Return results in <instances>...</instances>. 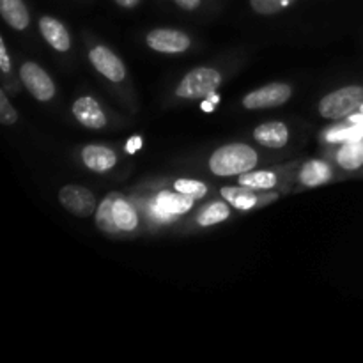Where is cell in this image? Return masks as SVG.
I'll list each match as a JSON object with an SVG mask.
<instances>
[{"label": "cell", "mask_w": 363, "mask_h": 363, "mask_svg": "<svg viewBox=\"0 0 363 363\" xmlns=\"http://www.w3.org/2000/svg\"><path fill=\"white\" fill-rule=\"evenodd\" d=\"M222 84V77L213 67H195L190 73L184 74L181 84L177 85L176 94L186 99L208 98Z\"/></svg>", "instance_id": "3957f363"}, {"label": "cell", "mask_w": 363, "mask_h": 363, "mask_svg": "<svg viewBox=\"0 0 363 363\" xmlns=\"http://www.w3.org/2000/svg\"><path fill=\"white\" fill-rule=\"evenodd\" d=\"M254 138L259 144L264 145V147L280 149L287 144L289 133H287L286 124L279 123V121H273V123H264L255 128Z\"/></svg>", "instance_id": "8fae6325"}, {"label": "cell", "mask_w": 363, "mask_h": 363, "mask_svg": "<svg viewBox=\"0 0 363 363\" xmlns=\"http://www.w3.org/2000/svg\"><path fill=\"white\" fill-rule=\"evenodd\" d=\"M360 110H362V113H363V105H362V106H360Z\"/></svg>", "instance_id": "4dcf8cb0"}, {"label": "cell", "mask_w": 363, "mask_h": 363, "mask_svg": "<svg viewBox=\"0 0 363 363\" xmlns=\"http://www.w3.org/2000/svg\"><path fill=\"white\" fill-rule=\"evenodd\" d=\"M116 2L119 4L121 7H126V9H130V7L137 6V4L140 2V0H116Z\"/></svg>", "instance_id": "f1b7e54d"}, {"label": "cell", "mask_w": 363, "mask_h": 363, "mask_svg": "<svg viewBox=\"0 0 363 363\" xmlns=\"http://www.w3.org/2000/svg\"><path fill=\"white\" fill-rule=\"evenodd\" d=\"M363 105V87L350 85L335 92H330L319 103V112L326 119H342L351 116Z\"/></svg>", "instance_id": "7a4b0ae2"}, {"label": "cell", "mask_w": 363, "mask_h": 363, "mask_svg": "<svg viewBox=\"0 0 363 363\" xmlns=\"http://www.w3.org/2000/svg\"><path fill=\"white\" fill-rule=\"evenodd\" d=\"M0 69H2L4 73H9L11 71V60H9V55H7L4 39H0Z\"/></svg>", "instance_id": "484cf974"}, {"label": "cell", "mask_w": 363, "mask_h": 363, "mask_svg": "<svg viewBox=\"0 0 363 363\" xmlns=\"http://www.w3.org/2000/svg\"><path fill=\"white\" fill-rule=\"evenodd\" d=\"M222 195L230 206H234V208L238 209H250L257 204V197H255L254 188L243 186V184H241V188H222Z\"/></svg>", "instance_id": "9a60e30c"}, {"label": "cell", "mask_w": 363, "mask_h": 363, "mask_svg": "<svg viewBox=\"0 0 363 363\" xmlns=\"http://www.w3.org/2000/svg\"><path fill=\"white\" fill-rule=\"evenodd\" d=\"M140 147H142V138L138 137V135L131 137L130 140H128V144H126V151L130 152V155H133V152L138 151Z\"/></svg>", "instance_id": "4316f807"}, {"label": "cell", "mask_w": 363, "mask_h": 363, "mask_svg": "<svg viewBox=\"0 0 363 363\" xmlns=\"http://www.w3.org/2000/svg\"><path fill=\"white\" fill-rule=\"evenodd\" d=\"M117 197H119V194L108 195V197L99 204L98 213H96V225L101 230H105L106 234L121 233V229L116 223V218H113V202H116Z\"/></svg>", "instance_id": "e0dca14e"}, {"label": "cell", "mask_w": 363, "mask_h": 363, "mask_svg": "<svg viewBox=\"0 0 363 363\" xmlns=\"http://www.w3.org/2000/svg\"><path fill=\"white\" fill-rule=\"evenodd\" d=\"M82 160L94 172H106L116 165L117 156L112 149L105 145H87L82 151Z\"/></svg>", "instance_id": "7c38bea8"}, {"label": "cell", "mask_w": 363, "mask_h": 363, "mask_svg": "<svg viewBox=\"0 0 363 363\" xmlns=\"http://www.w3.org/2000/svg\"><path fill=\"white\" fill-rule=\"evenodd\" d=\"M0 13L7 25H11L14 30H23L28 27L30 16H28L23 0H0Z\"/></svg>", "instance_id": "4fadbf2b"}, {"label": "cell", "mask_w": 363, "mask_h": 363, "mask_svg": "<svg viewBox=\"0 0 363 363\" xmlns=\"http://www.w3.org/2000/svg\"><path fill=\"white\" fill-rule=\"evenodd\" d=\"M176 4L179 7H183V9L191 11V9H197V7L201 6V0H176Z\"/></svg>", "instance_id": "83f0119b"}, {"label": "cell", "mask_w": 363, "mask_h": 363, "mask_svg": "<svg viewBox=\"0 0 363 363\" xmlns=\"http://www.w3.org/2000/svg\"><path fill=\"white\" fill-rule=\"evenodd\" d=\"M59 201L73 215L87 218L96 211V197L91 190L77 184H67L59 191Z\"/></svg>", "instance_id": "8992f818"}, {"label": "cell", "mask_w": 363, "mask_h": 363, "mask_svg": "<svg viewBox=\"0 0 363 363\" xmlns=\"http://www.w3.org/2000/svg\"><path fill=\"white\" fill-rule=\"evenodd\" d=\"M0 121H2V124H6V126H9V124H13L14 121H16V112H14V108L11 106L6 92H0Z\"/></svg>", "instance_id": "d4e9b609"}, {"label": "cell", "mask_w": 363, "mask_h": 363, "mask_svg": "<svg viewBox=\"0 0 363 363\" xmlns=\"http://www.w3.org/2000/svg\"><path fill=\"white\" fill-rule=\"evenodd\" d=\"M89 59H91L92 66L112 82H121L126 77V69H124V64L121 62L119 57L113 52H110L105 46H96L89 53Z\"/></svg>", "instance_id": "ba28073f"}, {"label": "cell", "mask_w": 363, "mask_h": 363, "mask_svg": "<svg viewBox=\"0 0 363 363\" xmlns=\"http://www.w3.org/2000/svg\"><path fill=\"white\" fill-rule=\"evenodd\" d=\"M294 0H250L252 9L259 14H275L291 6Z\"/></svg>", "instance_id": "603a6c76"}, {"label": "cell", "mask_w": 363, "mask_h": 363, "mask_svg": "<svg viewBox=\"0 0 363 363\" xmlns=\"http://www.w3.org/2000/svg\"><path fill=\"white\" fill-rule=\"evenodd\" d=\"M202 106H204L206 112H211V110L215 108V103H213L211 99H209V101H204V103H202Z\"/></svg>", "instance_id": "f546056e"}, {"label": "cell", "mask_w": 363, "mask_h": 363, "mask_svg": "<svg viewBox=\"0 0 363 363\" xmlns=\"http://www.w3.org/2000/svg\"><path fill=\"white\" fill-rule=\"evenodd\" d=\"M39 30H41L43 38L48 41V45L55 48L57 52H67L71 48L69 32L57 18L43 16L39 20Z\"/></svg>", "instance_id": "30bf717a"}, {"label": "cell", "mask_w": 363, "mask_h": 363, "mask_svg": "<svg viewBox=\"0 0 363 363\" xmlns=\"http://www.w3.org/2000/svg\"><path fill=\"white\" fill-rule=\"evenodd\" d=\"M337 162L347 170H354L363 165V140L347 142L337 155Z\"/></svg>", "instance_id": "d6986e66"}, {"label": "cell", "mask_w": 363, "mask_h": 363, "mask_svg": "<svg viewBox=\"0 0 363 363\" xmlns=\"http://www.w3.org/2000/svg\"><path fill=\"white\" fill-rule=\"evenodd\" d=\"M113 218H116L117 227L124 230V233H130V230H133L138 225L137 213L121 195L113 202Z\"/></svg>", "instance_id": "ac0fdd59"}, {"label": "cell", "mask_w": 363, "mask_h": 363, "mask_svg": "<svg viewBox=\"0 0 363 363\" xmlns=\"http://www.w3.org/2000/svg\"><path fill=\"white\" fill-rule=\"evenodd\" d=\"M73 116L77 117L78 123L84 124L85 128H91V130H99L106 124V117L101 106L91 96H84V98H78L74 101Z\"/></svg>", "instance_id": "9c48e42d"}, {"label": "cell", "mask_w": 363, "mask_h": 363, "mask_svg": "<svg viewBox=\"0 0 363 363\" xmlns=\"http://www.w3.org/2000/svg\"><path fill=\"white\" fill-rule=\"evenodd\" d=\"M174 186H176L177 191L190 195V197L194 199L204 197L206 191H208V188H206L204 183H199V181H194V179H177Z\"/></svg>", "instance_id": "cb8c5ba5"}, {"label": "cell", "mask_w": 363, "mask_h": 363, "mask_svg": "<svg viewBox=\"0 0 363 363\" xmlns=\"http://www.w3.org/2000/svg\"><path fill=\"white\" fill-rule=\"evenodd\" d=\"M155 204H158L163 211H167L169 215H183V213L190 211L191 206H194V197L186 194H170V191H162V194L156 197Z\"/></svg>", "instance_id": "5bb4252c"}, {"label": "cell", "mask_w": 363, "mask_h": 363, "mask_svg": "<svg viewBox=\"0 0 363 363\" xmlns=\"http://www.w3.org/2000/svg\"><path fill=\"white\" fill-rule=\"evenodd\" d=\"M363 137V121L353 123L351 126H339L333 128L326 133V140L330 142H353L360 140Z\"/></svg>", "instance_id": "7402d4cb"}, {"label": "cell", "mask_w": 363, "mask_h": 363, "mask_svg": "<svg viewBox=\"0 0 363 363\" xmlns=\"http://www.w3.org/2000/svg\"><path fill=\"white\" fill-rule=\"evenodd\" d=\"M291 98V87L287 84H269L257 91L245 96L243 105L248 110H261V108H275V106L284 105Z\"/></svg>", "instance_id": "5b68a950"}, {"label": "cell", "mask_w": 363, "mask_h": 363, "mask_svg": "<svg viewBox=\"0 0 363 363\" xmlns=\"http://www.w3.org/2000/svg\"><path fill=\"white\" fill-rule=\"evenodd\" d=\"M257 165V152L247 144H229L216 149L209 160V169L216 176H236Z\"/></svg>", "instance_id": "6da1fadb"}, {"label": "cell", "mask_w": 363, "mask_h": 363, "mask_svg": "<svg viewBox=\"0 0 363 363\" xmlns=\"http://www.w3.org/2000/svg\"><path fill=\"white\" fill-rule=\"evenodd\" d=\"M332 176V170L323 162H308L305 163L300 172V179L305 186H319L325 184Z\"/></svg>", "instance_id": "2e32d148"}, {"label": "cell", "mask_w": 363, "mask_h": 363, "mask_svg": "<svg viewBox=\"0 0 363 363\" xmlns=\"http://www.w3.org/2000/svg\"><path fill=\"white\" fill-rule=\"evenodd\" d=\"M240 183L243 186H250L254 190H269L277 184V176L273 172L259 170V172H243L240 174Z\"/></svg>", "instance_id": "ffe728a7"}, {"label": "cell", "mask_w": 363, "mask_h": 363, "mask_svg": "<svg viewBox=\"0 0 363 363\" xmlns=\"http://www.w3.org/2000/svg\"><path fill=\"white\" fill-rule=\"evenodd\" d=\"M20 78L25 87L39 101H50L55 94V85L43 67L34 62H25L20 69Z\"/></svg>", "instance_id": "277c9868"}, {"label": "cell", "mask_w": 363, "mask_h": 363, "mask_svg": "<svg viewBox=\"0 0 363 363\" xmlns=\"http://www.w3.org/2000/svg\"><path fill=\"white\" fill-rule=\"evenodd\" d=\"M147 45L155 52L181 53L190 48V38L174 28H156L147 34Z\"/></svg>", "instance_id": "52a82bcc"}, {"label": "cell", "mask_w": 363, "mask_h": 363, "mask_svg": "<svg viewBox=\"0 0 363 363\" xmlns=\"http://www.w3.org/2000/svg\"><path fill=\"white\" fill-rule=\"evenodd\" d=\"M230 211L227 208V204L223 202H213V204L206 206L197 216V222L199 225L202 227H208V225H215V223L223 222V220L229 218Z\"/></svg>", "instance_id": "44dd1931"}]
</instances>
